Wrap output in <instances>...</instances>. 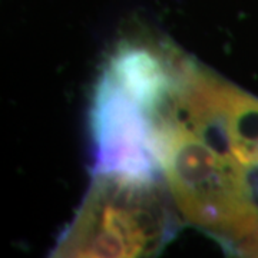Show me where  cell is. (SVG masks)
<instances>
[{
    "label": "cell",
    "mask_w": 258,
    "mask_h": 258,
    "mask_svg": "<svg viewBox=\"0 0 258 258\" xmlns=\"http://www.w3.org/2000/svg\"><path fill=\"white\" fill-rule=\"evenodd\" d=\"M159 138L166 186L181 215L240 252L258 232V204L245 166L169 115L159 120Z\"/></svg>",
    "instance_id": "6da1fadb"
},
{
    "label": "cell",
    "mask_w": 258,
    "mask_h": 258,
    "mask_svg": "<svg viewBox=\"0 0 258 258\" xmlns=\"http://www.w3.org/2000/svg\"><path fill=\"white\" fill-rule=\"evenodd\" d=\"M161 179L99 174L59 237L52 257L155 255L175 235L176 218Z\"/></svg>",
    "instance_id": "7a4b0ae2"
},
{
    "label": "cell",
    "mask_w": 258,
    "mask_h": 258,
    "mask_svg": "<svg viewBox=\"0 0 258 258\" xmlns=\"http://www.w3.org/2000/svg\"><path fill=\"white\" fill-rule=\"evenodd\" d=\"M159 120L102 71L89 115L93 175L115 174L161 179L164 171Z\"/></svg>",
    "instance_id": "3957f363"
}]
</instances>
